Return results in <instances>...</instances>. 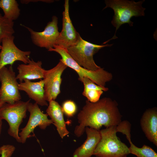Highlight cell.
I'll return each mask as SVG.
<instances>
[{"label": "cell", "mask_w": 157, "mask_h": 157, "mask_svg": "<svg viewBox=\"0 0 157 157\" xmlns=\"http://www.w3.org/2000/svg\"><path fill=\"white\" fill-rule=\"evenodd\" d=\"M116 126L100 130L101 139L93 154L96 157H126L130 154L129 147L117 136Z\"/></svg>", "instance_id": "cell-3"}, {"label": "cell", "mask_w": 157, "mask_h": 157, "mask_svg": "<svg viewBox=\"0 0 157 157\" xmlns=\"http://www.w3.org/2000/svg\"><path fill=\"white\" fill-rule=\"evenodd\" d=\"M64 7L62 28L55 45L67 49L77 42L80 35L73 26L70 17L69 0H65Z\"/></svg>", "instance_id": "cell-12"}, {"label": "cell", "mask_w": 157, "mask_h": 157, "mask_svg": "<svg viewBox=\"0 0 157 157\" xmlns=\"http://www.w3.org/2000/svg\"><path fill=\"white\" fill-rule=\"evenodd\" d=\"M61 107L63 113L69 117L73 116L77 110L76 104L71 100H67L65 101L63 103Z\"/></svg>", "instance_id": "cell-21"}, {"label": "cell", "mask_w": 157, "mask_h": 157, "mask_svg": "<svg viewBox=\"0 0 157 157\" xmlns=\"http://www.w3.org/2000/svg\"><path fill=\"white\" fill-rule=\"evenodd\" d=\"M27 111L30 113L28 121L26 126L21 129V131L19 133L21 143L23 144L31 136V133H34V131L36 127L39 126L41 129L44 130L47 126L53 124L52 120L48 118L47 114L43 113L36 103L30 102Z\"/></svg>", "instance_id": "cell-8"}, {"label": "cell", "mask_w": 157, "mask_h": 157, "mask_svg": "<svg viewBox=\"0 0 157 157\" xmlns=\"http://www.w3.org/2000/svg\"><path fill=\"white\" fill-rule=\"evenodd\" d=\"M87 138L83 143L76 149L73 157H91L101 139L100 130L86 127Z\"/></svg>", "instance_id": "cell-14"}, {"label": "cell", "mask_w": 157, "mask_h": 157, "mask_svg": "<svg viewBox=\"0 0 157 157\" xmlns=\"http://www.w3.org/2000/svg\"><path fill=\"white\" fill-rule=\"evenodd\" d=\"M142 129L150 142L157 146V110L156 108L147 109L140 120Z\"/></svg>", "instance_id": "cell-13"}, {"label": "cell", "mask_w": 157, "mask_h": 157, "mask_svg": "<svg viewBox=\"0 0 157 157\" xmlns=\"http://www.w3.org/2000/svg\"><path fill=\"white\" fill-rule=\"evenodd\" d=\"M29 32L32 41L35 45L48 50L53 48L55 45L60 34L58 27V19L55 16L52 18L45 27L43 31H36L32 29L23 25Z\"/></svg>", "instance_id": "cell-9"}, {"label": "cell", "mask_w": 157, "mask_h": 157, "mask_svg": "<svg viewBox=\"0 0 157 157\" xmlns=\"http://www.w3.org/2000/svg\"><path fill=\"white\" fill-rule=\"evenodd\" d=\"M19 90L24 91L29 98L34 100L38 105L48 106L45 98L43 80L36 82L24 80L19 83Z\"/></svg>", "instance_id": "cell-15"}, {"label": "cell", "mask_w": 157, "mask_h": 157, "mask_svg": "<svg viewBox=\"0 0 157 157\" xmlns=\"http://www.w3.org/2000/svg\"><path fill=\"white\" fill-rule=\"evenodd\" d=\"M1 45H0V49H1Z\"/></svg>", "instance_id": "cell-24"}, {"label": "cell", "mask_w": 157, "mask_h": 157, "mask_svg": "<svg viewBox=\"0 0 157 157\" xmlns=\"http://www.w3.org/2000/svg\"><path fill=\"white\" fill-rule=\"evenodd\" d=\"M2 120L0 119V135L1 133L2 125Z\"/></svg>", "instance_id": "cell-23"}, {"label": "cell", "mask_w": 157, "mask_h": 157, "mask_svg": "<svg viewBox=\"0 0 157 157\" xmlns=\"http://www.w3.org/2000/svg\"><path fill=\"white\" fill-rule=\"evenodd\" d=\"M15 149V147L12 145H3L0 147L1 157H10Z\"/></svg>", "instance_id": "cell-22"}, {"label": "cell", "mask_w": 157, "mask_h": 157, "mask_svg": "<svg viewBox=\"0 0 157 157\" xmlns=\"http://www.w3.org/2000/svg\"><path fill=\"white\" fill-rule=\"evenodd\" d=\"M13 21L6 18L0 13V44L5 38L13 35L15 33Z\"/></svg>", "instance_id": "cell-20"}, {"label": "cell", "mask_w": 157, "mask_h": 157, "mask_svg": "<svg viewBox=\"0 0 157 157\" xmlns=\"http://www.w3.org/2000/svg\"><path fill=\"white\" fill-rule=\"evenodd\" d=\"M17 80L12 65L0 69V107L6 103L13 104L21 100Z\"/></svg>", "instance_id": "cell-7"}, {"label": "cell", "mask_w": 157, "mask_h": 157, "mask_svg": "<svg viewBox=\"0 0 157 157\" xmlns=\"http://www.w3.org/2000/svg\"><path fill=\"white\" fill-rule=\"evenodd\" d=\"M67 67L60 59L54 67L45 70L43 77L44 96L46 100H55L60 92L61 75Z\"/></svg>", "instance_id": "cell-10"}, {"label": "cell", "mask_w": 157, "mask_h": 157, "mask_svg": "<svg viewBox=\"0 0 157 157\" xmlns=\"http://www.w3.org/2000/svg\"><path fill=\"white\" fill-rule=\"evenodd\" d=\"M112 45L94 44L83 40L80 36L77 42L67 50L72 57L80 66L89 70L96 71L101 67L95 63L94 55L100 49Z\"/></svg>", "instance_id": "cell-6"}, {"label": "cell", "mask_w": 157, "mask_h": 157, "mask_svg": "<svg viewBox=\"0 0 157 157\" xmlns=\"http://www.w3.org/2000/svg\"><path fill=\"white\" fill-rule=\"evenodd\" d=\"M42 64L40 61L36 62L30 59L28 63L18 65L17 79L22 82L25 80L31 81L43 78L45 70L42 68Z\"/></svg>", "instance_id": "cell-16"}, {"label": "cell", "mask_w": 157, "mask_h": 157, "mask_svg": "<svg viewBox=\"0 0 157 157\" xmlns=\"http://www.w3.org/2000/svg\"><path fill=\"white\" fill-rule=\"evenodd\" d=\"M29 99L24 101L20 100L13 104L6 103L0 107V119L6 120L9 125L8 134L21 143L19 128L26 117Z\"/></svg>", "instance_id": "cell-5"}, {"label": "cell", "mask_w": 157, "mask_h": 157, "mask_svg": "<svg viewBox=\"0 0 157 157\" xmlns=\"http://www.w3.org/2000/svg\"><path fill=\"white\" fill-rule=\"evenodd\" d=\"M144 1V0L137 2L133 0L105 1L106 6L103 9L108 7L113 9L114 14L111 23L116 28L114 36L108 42L117 38L115 36L116 31L122 24L128 23L130 26H133V22L131 20L133 17L144 16V11L145 8L142 6V4Z\"/></svg>", "instance_id": "cell-2"}, {"label": "cell", "mask_w": 157, "mask_h": 157, "mask_svg": "<svg viewBox=\"0 0 157 157\" xmlns=\"http://www.w3.org/2000/svg\"><path fill=\"white\" fill-rule=\"evenodd\" d=\"M49 104L46 110L47 114L56 128L57 131L61 138L69 133L66 129V122L65 121L63 113L61 106L55 100H52Z\"/></svg>", "instance_id": "cell-17"}, {"label": "cell", "mask_w": 157, "mask_h": 157, "mask_svg": "<svg viewBox=\"0 0 157 157\" xmlns=\"http://www.w3.org/2000/svg\"><path fill=\"white\" fill-rule=\"evenodd\" d=\"M117 106L115 101L108 98H103L94 103L86 100L78 115L79 125L76 126L74 134L80 137L87 126L99 130L103 126L106 128L117 126L122 121Z\"/></svg>", "instance_id": "cell-1"}, {"label": "cell", "mask_w": 157, "mask_h": 157, "mask_svg": "<svg viewBox=\"0 0 157 157\" xmlns=\"http://www.w3.org/2000/svg\"><path fill=\"white\" fill-rule=\"evenodd\" d=\"M84 86L83 95L91 102H96L99 100L103 91L108 90V88L97 85L90 79L83 77L80 81Z\"/></svg>", "instance_id": "cell-18"}, {"label": "cell", "mask_w": 157, "mask_h": 157, "mask_svg": "<svg viewBox=\"0 0 157 157\" xmlns=\"http://www.w3.org/2000/svg\"><path fill=\"white\" fill-rule=\"evenodd\" d=\"M58 53L61 56L60 60L67 67L74 70L78 76V79L81 81L83 77H86L97 85L105 87L106 82L112 78V74L100 68L96 71L86 69L78 65L72 57L67 49L55 45L53 48L48 50Z\"/></svg>", "instance_id": "cell-4"}, {"label": "cell", "mask_w": 157, "mask_h": 157, "mask_svg": "<svg viewBox=\"0 0 157 157\" xmlns=\"http://www.w3.org/2000/svg\"><path fill=\"white\" fill-rule=\"evenodd\" d=\"M0 8L4 17L11 21L16 20L20 15V9L15 0H0Z\"/></svg>", "instance_id": "cell-19"}, {"label": "cell", "mask_w": 157, "mask_h": 157, "mask_svg": "<svg viewBox=\"0 0 157 157\" xmlns=\"http://www.w3.org/2000/svg\"><path fill=\"white\" fill-rule=\"evenodd\" d=\"M14 38L13 35L5 38L2 40L0 52V69L8 65L12 66L17 61L26 64L28 63L31 52L19 49L14 43Z\"/></svg>", "instance_id": "cell-11"}]
</instances>
